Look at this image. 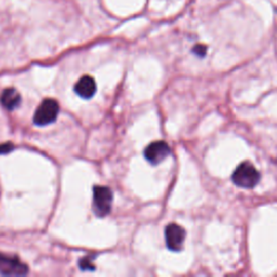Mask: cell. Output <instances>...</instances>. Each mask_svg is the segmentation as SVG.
<instances>
[{
  "mask_svg": "<svg viewBox=\"0 0 277 277\" xmlns=\"http://www.w3.org/2000/svg\"><path fill=\"white\" fill-rule=\"evenodd\" d=\"M260 179V172L255 166L248 162H244L237 166V168L232 175L234 184L243 188L255 187L259 183Z\"/></svg>",
  "mask_w": 277,
  "mask_h": 277,
  "instance_id": "cell-1",
  "label": "cell"
},
{
  "mask_svg": "<svg viewBox=\"0 0 277 277\" xmlns=\"http://www.w3.org/2000/svg\"><path fill=\"white\" fill-rule=\"evenodd\" d=\"M113 192L106 186H94L93 210L100 218H104L110 212L113 204Z\"/></svg>",
  "mask_w": 277,
  "mask_h": 277,
  "instance_id": "cell-2",
  "label": "cell"
},
{
  "mask_svg": "<svg viewBox=\"0 0 277 277\" xmlns=\"http://www.w3.org/2000/svg\"><path fill=\"white\" fill-rule=\"evenodd\" d=\"M59 103L53 99H46L36 109L34 123L37 126H47L55 122L59 115Z\"/></svg>",
  "mask_w": 277,
  "mask_h": 277,
  "instance_id": "cell-3",
  "label": "cell"
},
{
  "mask_svg": "<svg viewBox=\"0 0 277 277\" xmlns=\"http://www.w3.org/2000/svg\"><path fill=\"white\" fill-rule=\"evenodd\" d=\"M28 273V266L15 256L0 253V274L5 276H23Z\"/></svg>",
  "mask_w": 277,
  "mask_h": 277,
  "instance_id": "cell-4",
  "label": "cell"
},
{
  "mask_svg": "<svg viewBox=\"0 0 277 277\" xmlns=\"http://www.w3.org/2000/svg\"><path fill=\"white\" fill-rule=\"evenodd\" d=\"M185 229L176 223H170L165 229V239L168 249L171 251H181L183 248V244L185 241Z\"/></svg>",
  "mask_w": 277,
  "mask_h": 277,
  "instance_id": "cell-5",
  "label": "cell"
},
{
  "mask_svg": "<svg viewBox=\"0 0 277 277\" xmlns=\"http://www.w3.org/2000/svg\"><path fill=\"white\" fill-rule=\"evenodd\" d=\"M170 154L169 145L164 141H156L149 144L144 151L146 161L152 165H158L164 162Z\"/></svg>",
  "mask_w": 277,
  "mask_h": 277,
  "instance_id": "cell-6",
  "label": "cell"
},
{
  "mask_svg": "<svg viewBox=\"0 0 277 277\" xmlns=\"http://www.w3.org/2000/svg\"><path fill=\"white\" fill-rule=\"evenodd\" d=\"M75 92L83 99H91L97 92V84L93 77L84 76L75 85Z\"/></svg>",
  "mask_w": 277,
  "mask_h": 277,
  "instance_id": "cell-7",
  "label": "cell"
},
{
  "mask_svg": "<svg viewBox=\"0 0 277 277\" xmlns=\"http://www.w3.org/2000/svg\"><path fill=\"white\" fill-rule=\"evenodd\" d=\"M0 101H2L4 107L9 110H13L20 105L21 96L18 90H15L14 88H8L4 90Z\"/></svg>",
  "mask_w": 277,
  "mask_h": 277,
  "instance_id": "cell-8",
  "label": "cell"
},
{
  "mask_svg": "<svg viewBox=\"0 0 277 277\" xmlns=\"http://www.w3.org/2000/svg\"><path fill=\"white\" fill-rule=\"evenodd\" d=\"M91 257L88 258H84L81 260V262H79V265H81L82 270H94V266L91 264Z\"/></svg>",
  "mask_w": 277,
  "mask_h": 277,
  "instance_id": "cell-9",
  "label": "cell"
},
{
  "mask_svg": "<svg viewBox=\"0 0 277 277\" xmlns=\"http://www.w3.org/2000/svg\"><path fill=\"white\" fill-rule=\"evenodd\" d=\"M193 52L199 57H205L206 52H207V47L204 45H196L193 48Z\"/></svg>",
  "mask_w": 277,
  "mask_h": 277,
  "instance_id": "cell-10",
  "label": "cell"
},
{
  "mask_svg": "<svg viewBox=\"0 0 277 277\" xmlns=\"http://www.w3.org/2000/svg\"><path fill=\"white\" fill-rule=\"evenodd\" d=\"M14 146L11 143H5V144H0V154H8L10 153Z\"/></svg>",
  "mask_w": 277,
  "mask_h": 277,
  "instance_id": "cell-11",
  "label": "cell"
}]
</instances>
